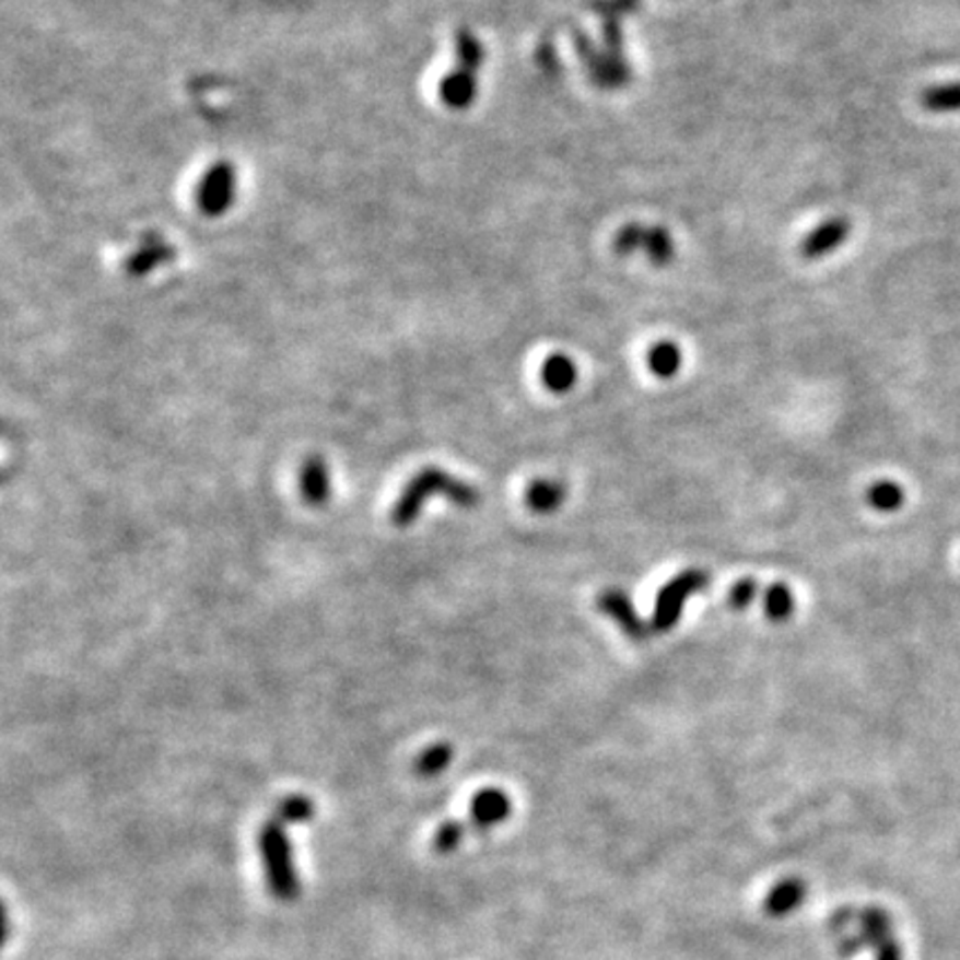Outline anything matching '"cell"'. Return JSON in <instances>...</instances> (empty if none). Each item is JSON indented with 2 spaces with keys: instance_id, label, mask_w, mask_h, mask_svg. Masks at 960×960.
Wrapping results in <instances>:
<instances>
[{
  "instance_id": "6da1fadb",
  "label": "cell",
  "mask_w": 960,
  "mask_h": 960,
  "mask_svg": "<svg viewBox=\"0 0 960 960\" xmlns=\"http://www.w3.org/2000/svg\"><path fill=\"white\" fill-rule=\"evenodd\" d=\"M432 494H443L458 507H476L480 501L476 488L465 483V480L438 467H428L411 478L400 492L396 505L391 507V523L396 527H409L421 516Z\"/></svg>"
},
{
  "instance_id": "7a4b0ae2",
  "label": "cell",
  "mask_w": 960,
  "mask_h": 960,
  "mask_svg": "<svg viewBox=\"0 0 960 960\" xmlns=\"http://www.w3.org/2000/svg\"><path fill=\"white\" fill-rule=\"evenodd\" d=\"M258 850L265 867L267 889L273 899L296 901L301 897V878L294 863V847L288 836V826L271 816L258 832Z\"/></svg>"
},
{
  "instance_id": "3957f363",
  "label": "cell",
  "mask_w": 960,
  "mask_h": 960,
  "mask_svg": "<svg viewBox=\"0 0 960 960\" xmlns=\"http://www.w3.org/2000/svg\"><path fill=\"white\" fill-rule=\"evenodd\" d=\"M707 585H710V574L705 570H684L682 574L671 578L656 596L652 630L658 634L669 632L678 623L688 598L703 592Z\"/></svg>"
},
{
  "instance_id": "277c9868",
  "label": "cell",
  "mask_w": 960,
  "mask_h": 960,
  "mask_svg": "<svg viewBox=\"0 0 960 960\" xmlns=\"http://www.w3.org/2000/svg\"><path fill=\"white\" fill-rule=\"evenodd\" d=\"M616 247L623 254H632L636 249L647 251V256L654 262H667L674 256V243L671 236L663 227H639L630 225L621 230L619 238H616Z\"/></svg>"
},
{
  "instance_id": "5b68a950",
  "label": "cell",
  "mask_w": 960,
  "mask_h": 960,
  "mask_svg": "<svg viewBox=\"0 0 960 960\" xmlns=\"http://www.w3.org/2000/svg\"><path fill=\"white\" fill-rule=\"evenodd\" d=\"M598 607L600 611H605L607 616L619 623V628L632 639V641H645L649 636L652 623H645L641 616L636 613L630 596L621 589H605L598 596Z\"/></svg>"
},
{
  "instance_id": "8992f818",
  "label": "cell",
  "mask_w": 960,
  "mask_h": 960,
  "mask_svg": "<svg viewBox=\"0 0 960 960\" xmlns=\"http://www.w3.org/2000/svg\"><path fill=\"white\" fill-rule=\"evenodd\" d=\"M512 813V800L503 789H483L471 798L469 807V822L467 826L476 832H488L501 822H505Z\"/></svg>"
},
{
  "instance_id": "52a82bcc",
  "label": "cell",
  "mask_w": 960,
  "mask_h": 960,
  "mask_svg": "<svg viewBox=\"0 0 960 960\" xmlns=\"http://www.w3.org/2000/svg\"><path fill=\"white\" fill-rule=\"evenodd\" d=\"M807 894L809 887L803 878L798 876L783 878L768 891V897L763 899V912L770 918H787L789 914L800 910Z\"/></svg>"
},
{
  "instance_id": "ba28073f",
  "label": "cell",
  "mask_w": 960,
  "mask_h": 960,
  "mask_svg": "<svg viewBox=\"0 0 960 960\" xmlns=\"http://www.w3.org/2000/svg\"><path fill=\"white\" fill-rule=\"evenodd\" d=\"M234 172L227 165H219L214 167L208 176H204L202 185H200V204L202 210L208 212H223L227 204L234 198Z\"/></svg>"
},
{
  "instance_id": "9c48e42d",
  "label": "cell",
  "mask_w": 960,
  "mask_h": 960,
  "mask_svg": "<svg viewBox=\"0 0 960 960\" xmlns=\"http://www.w3.org/2000/svg\"><path fill=\"white\" fill-rule=\"evenodd\" d=\"M850 234V223L845 219H832L828 223H822L820 227H816L800 245V254L805 258H822L832 254L834 249H839L845 238Z\"/></svg>"
},
{
  "instance_id": "30bf717a",
  "label": "cell",
  "mask_w": 960,
  "mask_h": 960,
  "mask_svg": "<svg viewBox=\"0 0 960 960\" xmlns=\"http://www.w3.org/2000/svg\"><path fill=\"white\" fill-rule=\"evenodd\" d=\"M331 492L329 471L323 458L312 456L301 467V494L309 505H325Z\"/></svg>"
},
{
  "instance_id": "8fae6325",
  "label": "cell",
  "mask_w": 960,
  "mask_h": 960,
  "mask_svg": "<svg viewBox=\"0 0 960 960\" xmlns=\"http://www.w3.org/2000/svg\"><path fill=\"white\" fill-rule=\"evenodd\" d=\"M525 501L534 512L550 514L557 507H561V503L565 501V485L559 483V480H550V478L534 480V483L527 488Z\"/></svg>"
},
{
  "instance_id": "7c38bea8",
  "label": "cell",
  "mask_w": 960,
  "mask_h": 960,
  "mask_svg": "<svg viewBox=\"0 0 960 960\" xmlns=\"http://www.w3.org/2000/svg\"><path fill=\"white\" fill-rule=\"evenodd\" d=\"M473 70H467V67H458V70L447 77L441 85V94L443 101L456 109L467 107L476 94V79H473Z\"/></svg>"
},
{
  "instance_id": "4fadbf2b",
  "label": "cell",
  "mask_w": 960,
  "mask_h": 960,
  "mask_svg": "<svg viewBox=\"0 0 960 960\" xmlns=\"http://www.w3.org/2000/svg\"><path fill=\"white\" fill-rule=\"evenodd\" d=\"M542 383L557 394L567 391L576 383V365L565 354H552L542 365Z\"/></svg>"
},
{
  "instance_id": "5bb4252c",
  "label": "cell",
  "mask_w": 960,
  "mask_h": 960,
  "mask_svg": "<svg viewBox=\"0 0 960 960\" xmlns=\"http://www.w3.org/2000/svg\"><path fill=\"white\" fill-rule=\"evenodd\" d=\"M452 759H454V749L449 742H434L417 759V772L425 778L438 776L449 768Z\"/></svg>"
},
{
  "instance_id": "9a60e30c",
  "label": "cell",
  "mask_w": 960,
  "mask_h": 960,
  "mask_svg": "<svg viewBox=\"0 0 960 960\" xmlns=\"http://www.w3.org/2000/svg\"><path fill=\"white\" fill-rule=\"evenodd\" d=\"M316 813V805L312 803V798L303 796V794H292L288 798H283L277 809H273V816L281 818L285 826H301V822H309Z\"/></svg>"
},
{
  "instance_id": "2e32d148",
  "label": "cell",
  "mask_w": 960,
  "mask_h": 960,
  "mask_svg": "<svg viewBox=\"0 0 960 960\" xmlns=\"http://www.w3.org/2000/svg\"><path fill=\"white\" fill-rule=\"evenodd\" d=\"M921 103L925 105V109L938 112V114L960 112V83H947V85L929 87L923 94Z\"/></svg>"
},
{
  "instance_id": "e0dca14e",
  "label": "cell",
  "mask_w": 960,
  "mask_h": 960,
  "mask_svg": "<svg viewBox=\"0 0 960 960\" xmlns=\"http://www.w3.org/2000/svg\"><path fill=\"white\" fill-rule=\"evenodd\" d=\"M867 503L878 512H897L905 503V494L901 485L891 483V480H880V483L869 488Z\"/></svg>"
},
{
  "instance_id": "ac0fdd59",
  "label": "cell",
  "mask_w": 960,
  "mask_h": 960,
  "mask_svg": "<svg viewBox=\"0 0 960 960\" xmlns=\"http://www.w3.org/2000/svg\"><path fill=\"white\" fill-rule=\"evenodd\" d=\"M680 350L674 342H658L649 352V367L660 378H671L680 370Z\"/></svg>"
},
{
  "instance_id": "d6986e66",
  "label": "cell",
  "mask_w": 960,
  "mask_h": 960,
  "mask_svg": "<svg viewBox=\"0 0 960 960\" xmlns=\"http://www.w3.org/2000/svg\"><path fill=\"white\" fill-rule=\"evenodd\" d=\"M467 822L463 820H447L436 830L434 834V850L441 854H449L454 850L460 847V843L465 841L467 834Z\"/></svg>"
},
{
  "instance_id": "ffe728a7",
  "label": "cell",
  "mask_w": 960,
  "mask_h": 960,
  "mask_svg": "<svg viewBox=\"0 0 960 960\" xmlns=\"http://www.w3.org/2000/svg\"><path fill=\"white\" fill-rule=\"evenodd\" d=\"M765 611L772 621H785L794 611V596L787 585H772L765 594Z\"/></svg>"
},
{
  "instance_id": "44dd1931",
  "label": "cell",
  "mask_w": 960,
  "mask_h": 960,
  "mask_svg": "<svg viewBox=\"0 0 960 960\" xmlns=\"http://www.w3.org/2000/svg\"><path fill=\"white\" fill-rule=\"evenodd\" d=\"M757 589H759L757 581H751V578L738 581V583L731 587V592H729V602H731V607H736V609H745V607L753 600V596H757Z\"/></svg>"
},
{
  "instance_id": "7402d4cb",
  "label": "cell",
  "mask_w": 960,
  "mask_h": 960,
  "mask_svg": "<svg viewBox=\"0 0 960 960\" xmlns=\"http://www.w3.org/2000/svg\"><path fill=\"white\" fill-rule=\"evenodd\" d=\"M871 951L876 953L874 960H903V949H901V945H899V940L894 936L882 940Z\"/></svg>"
}]
</instances>
